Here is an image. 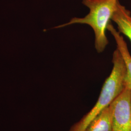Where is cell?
<instances>
[{"label": "cell", "mask_w": 131, "mask_h": 131, "mask_svg": "<svg viewBox=\"0 0 131 131\" xmlns=\"http://www.w3.org/2000/svg\"><path fill=\"white\" fill-rule=\"evenodd\" d=\"M84 131H112V110L111 104L95 117Z\"/></svg>", "instance_id": "8992f818"}, {"label": "cell", "mask_w": 131, "mask_h": 131, "mask_svg": "<svg viewBox=\"0 0 131 131\" xmlns=\"http://www.w3.org/2000/svg\"><path fill=\"white\" fill-rule=\"evenodd\" d=\"M109 31L114 38L117 44V49L121 52L126 67V73L124 77V87L131 89V55L127 47L126 42L123 36L110 23L107 27Z\"/></svg>", "instance_id": "277c9868"}, {"label": "cell", "mask_w": 131, "mask_h": 131, "mask_svg": "<svg viewBox=\"0 0 131 131\" xmlns=\"http://www.w3.org/2000/svg\"><path fill=\"white\" fill-rule=\"evenodd\" d=\"M111 20L117 25L118 31L125 36L131 42V13L130 10L117 2Z\"/></svg>", "instance_id": "5b68a950"}, {"label": "cell", "mask_w": 131, "mask_h": 131, "mask_svg": "<svg viewBox=\"0 0 131 131\" xmlns=\"http://www.w3.org/2000/svg\"><path fill=\"white\" fill-rule=\"evenodd\" d=\"M118 0H83V4L89 10L83 18L74 17L67 23L58 25L54 29L62 28L75 24L89 25L95 35V47L98 53L103 52L109 41L106 36L107 27L112 21Z\"/></svg>", "instance_id": "7a4b0ae2"}, {"label": "cell", "mask_w": 131, "mask_h": 131, "mask_svg": "<svg viewBox=\"0 0 131 131\" xmlns=\"http://www.w3.org/2000/svg\"><path fill=\"white\" fill-rule=\"evenodd\" d=\"M111 106L112 131H131V89L125 87Z\"/></svg>", "instance_id": "3957f363"}, {"label": "cell", "mask_w": 131, "mask_h": 131, "mask_svg": "<svg viewBox=\"0 0 131 131\" xmlns=\"http://www.w3.org/2000/svg\"><path fill=\"white\" fill-rule=\"evenodd\" d=\"M113 68L105 81L98 99L89 112L70 128L69 131H84L94 118L107 107L124 89L126 67L121 52L116 49L113 53Z\"/></svg>", "instance_id": "6da1fadb"}]
</instances>
